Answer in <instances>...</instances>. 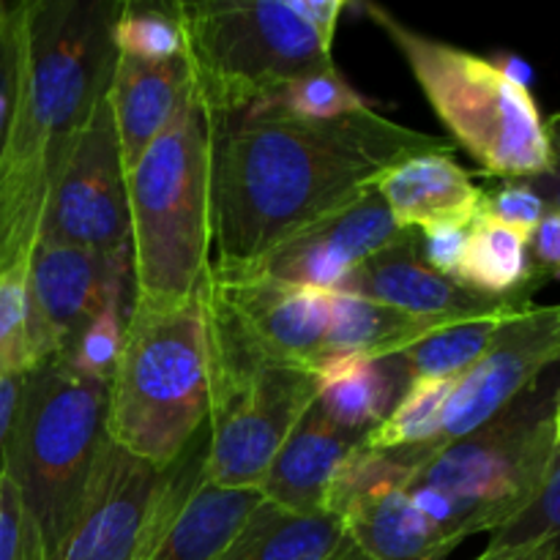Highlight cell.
<instances>
[{"mask_svg": "<svg viewBox=\"0 0 560 560\" xmlns=\"http://www.w3.org/2000/svg\"><path fill=\"white\" fill-rule=\"evenodd\" d=\"M545 131H547V140H550V148H552V159L560 162V113H556L552 118L545 120Z\"/></svg>", "mask_w": 560, "mask_h": 560, "instance_id": "60d3db41", "label": "cell"}, {"mask_svg": "<svg viewBox=\"0 0 560 560\" xmlns=\"http://www.w3.org/2000/svg\"><path fill=\"white\" fill-rule=\"evenodd\" d=\"M377 195L402 230L470 228L481 217L485 189L452 153H424L377 180Z\"/></svg>", "mask_w": 560, "mask_h": 560, "instance_id": "d6986e66", "label": "cell"}, {"mask_svg": "<svg viewBox=\"0 0 560 560\" xmlns=\"http://www.w3.org/2000/svg\"><path fill=\"white\" fill-rule=\"evenodd\" d=\"M262 104L290 115V118L304 120H331L372 107V104L345 80L339 69L301 77V80L284 85L282 91H277ZM257 107H260V104H257Z\"/></svg>", "mask_w": 560, "mask_h": 560, "instance_id": "f1b7e54d", "label": "cell"}, {"mask_svg": "<svg viewBox=\"0 0 560 560\" xmlns=\"http://www.w3.org/2000/svg\"><path fill=\"white\" fill-rule=\"evenodd\" d=\"M334 560H370V558H366V556H364V552H361V550H359V547H355V545H353V541H350V545H348V547H345V550H342V552H339V556H337V558H334Z\"/></svg>", "mask_w": 560, "mask_h": 560, "instance_id": "b9f144b4", "label": "cell"}, {"mask_svg": "<svg viewBox=\"0 0 560 560\" xmlns=\"http://www.w3.org/2000/svg\"><path fill=\"white\" fill-rule=\"evenodd\" d=\"M118 3L27 0L20 91L0 148V277L27 268L74 131L115 66Z\"/></svg>", "mask_w": 560, "mask_h": 560, "instance_id": "7a4b0ae2", "label": "cell"}, {"mask_svg": "<svg viewBox=\"0 0 560 560\" xmlns=\"http://www.w3.org/2000/svg\"><path fill=\"white\" fill-rule=\"evenodd\" d=\"M211 364V438L202 479L222 490H257L279 446L317 397V375L279 364L249 342L202 284Z\"/></svg>", "mask_w": 560, "mask_h": 560, "instance_id": "9c48e42d", "label": "cell"}, {"mask_svg": "<svg viewBox=\"0 0 560 560\" xmlns=\"http://www.w3.org/2000/svg\"><path fill=\"white\" fill-rule=\"evenodd\" d=\"M457 282L492 299L534 295L545 284L530 266L528 238L485 213L468 230Z\"/></svg>", "mask_w": 560, "mask_h": 560, "instance_id": "d4e9b609", "label": "cell"}, {"mask_svg": "<svg viewBox=\"0 0 560 560\" xmlns=\"http://www.w3.org/2000/svg\"><path fill=\"white\" fill-rule=\"evenodd\" d=\"M38 244L131 252L126 164L109 107V85L74 131L49 189Z\"/></svg>", "mask_w": 560, "mask_h": 560, "instance_id": "30bf717a", "label": "cell"}, {"mask_svg": "<svg viewBox=\"0 0 560 560\" xmlns=\"http://www.w3.org/2000/svg\"><path fill=\"white\" fill-rule=\"evenodd\" d=\"M560 377H541L503 413L410 470L408 495L457 545L495 534L545 485L556 459Z\"/></svg>", "mask_w": 560, "mask_h": 560, "instance_id": "5b68a950", "label": "cell"}, {"mask_svg": "<svg viewBox=\"0 0 560 560\" xmlns=\"http://www.w3.org/2000/svg\"><path fill=\"white\" fill-rule=\"evenodd\" d=\"M337 290L424 320H468L530 301V295L492 299L441 277L421 257L416 233L353 268Z\"/></svg>", "mask_w": 560, "mask_h": 560, "instance_id": "ac0fdd59", "label": "cell"}, {"mask_svg": "<svg viewBox=\"0 0 560 560\" xmlns=\"http://www.w3.org/2000/svg\"><path fill=\"white\" fill-rule=\"evenodd\" d=\"M481 213L495 219V222L506 224V228L517 230L525 238H530L534 230L539 228L541 219L547 217V208L528 184H523V180H506L498 189H485Z\"/></svg>", "mask_w": 560, "mask_h": 560, "instance_id": "d6a6232c", "label": "cell"}, {"mask_svg": "<svg viewBox=\"0 0 560 560\" xmlns=\"http://www.w3.org/2000/svg\"><path fill=\"white\" fill-rule=\"evenodd\" d=\"M11 9H14V3H0V25H3L5 20H9V14H11Z\"/></svg>", "mask_w": 560, "mask_h": 560, "instance_id": "ee69618b", "label": "cell"}, {"mask_svg": "<svg viewBox=\"0 0 560 560\" xmlns=\"http://www.w3.org/2000/svg\"><path fill=\"white\" fill-rule=\"evenodd\" d=\"M38 366L27 312V268L0 277V377L27 375Z\"/></svg>", "mask_w": 560, "mask_h": 560, "instance_id": "f546056e", "label": "cell"}, {"mask_svg": "<svg viewBox=\"0 0 560 560\" xmlns=\"http://www.w3.org/2000/svg\"><path fill=\"white\" fill-rule=\"evenodd\" d=\"M25 381H27V375L0 377V479H5V476H9L11 443H14L16 421H20Z\"/></svg>", "mask_w": 560, "mask_h": 560, "instance_id": "8d00e7d4", "label": "cell"}, {"mask_svg": "<svg viewBox=\"0 0 560 560\" xmlns=\"http://www.w3.org/2000/svg\"><path fill=\"white\" fill-rule=\"evenodd\" d=\"M556 364H560V304L525 306L503 323L487 353L468 372L454 377L435 438L408 459L392 454L410 470L419 468L448 443L503 413Z\"/></svg>", "mask_w": 560, "mask_h": 560, "instance_id": "7c38bea8", "label": "cell"}, {"mask_svg": "<svg viewBox=\"0 0 560 560\" xmlns=\"http://www.w3.org/2000/svg\"><path fill=\"white\" fill-rule=\"evenodd\" d=\"M523 184H528L530 189L539 195V200L545 202L547 213H558L560 217V162L552 164L547 173L534 175V178H525Z\"/></svg>", "mask_w": 560, "mask_h": 560, "instance_id": "74e56055", "label": "cell"}, {"mask_svg": "<svg viewBox=\"0 0 560 560\" xmlns=\"http://www.w3.org/2000/svg\"><path fill=\"white\" fill-rule=\"evenodd\" d=\"M348 545L331 514H293L260 498L217 560H334Z\"/></svg>", "mask_w": 560, "mask_h": 560, "instance_id": "603a6c76", "label": "cell"}, {"mask_svg": "<svg viewBox=\"0 0 560 560\" xmlns=\"http://www.w3.org/2000/svg\"><path fill=\"white\" fill-rule=\"evenodd\" d=\"M470 228H432L421 230V257L432 271L457 282L459 266H463L465 244H468Z\"/></svg>", "mask_w": 560, "mask_h": 560, "instance_id": "e575fe53", "label": "cell"}, {"mask_svg": "<svg viewBox=\"0 0 560 560\" xmlns=\"http://www.w3.org/2000/svg\"><path fill=\"white\" fill-rule=\"evenodd\" d=\"M213 299L268 359L317 375L331 320V290L301 288L246 273L208 271Z\"/></svg>", "mask_w": 560, "mask_h": 560, "instance_id": "2e32d148", "label": "cell"}, {"mask_svg": "<svg viewBox=\"0 0 560 560\" xmlns=\"http://www.w3.org/2000/svg\"><path fill=\"white\" fill-rule=\"evenodd\" d=\"M131 252L36 244L27 262V312L38 366L60 361L88 323L129 293Z\"/></svg>", "mask_w": 560, "mask_h": 560, "instance_id": "4fadbf2b", "label": "cell"}, {"mask_svg": "<svg viewBox=\"0 0 560 560\" xmlns=\"http://www.w3.org/2000/svg\"><path fill=\"white\" fill-rule=\"evenodd\" d=\"M476 560H558V552L552 545L536 547H490Z\"/></svg>", "mask_w": 560, "mask_h": 560, "instance_id": "f35d334b", "label": "cell"}, {"mask_svg": "<svg viewBox=\"0 0 560 560\" xmlns=\"http://www.w3.org/2000/svg\"><path fill=\"white\" fill-rule=\"evenodd\" d=\"M129 310L131 304H126V295L109 301V304L88 323V328L77 337V342L71 345L69 353L60 359V364L71 366V370L82 372V375L88 377L109 383V375H113L115 361H118L120 353V342H124V328Z\"/></svg>", "mask_w": 560, "mask_h": 560, "instance_id": "4dcf8cb0", "label": "cell"}, {"mask_svg": "<svg viewBox=\"0 0 560 560\" xmlns=\"http://www.w3.org/2000/svg\"><path fill=\"white\" fill-rule=\"evenodd\" d=\"M0 560H44V552L27 536L20 498L9 476L0 479Z\"/></svg>", "mask_w": 560, "mask_h": 560, "instance_id": "836d02e7", "label": "cell"}, {"mask_svg": "<svg viewBox=\"0 0 560 560\" xmlns=\"http://www.w3.org/2000/svg\"><path fill=\"white\" fill-rule=\"evenodd\" d=\"M410 233L413 230H402L394 222L377 189H370L339 211L279 241L249 266L211 268L219 273H246L301 288L337 290L353 268Z\"/></svg>", "mask_w": 560, "mask_h": 560, "instance_id": "5bb4252c", "label": "cell"}, {"mask_svg": "<svg viewBox=\"0 0 560 560\" xmlns=\"http://www.w3.org/2000/svg\"><path fill=\"white\" fill-rule=\"evenodd\" d=\"M530 304H534V301H523V304L506 306V310L492 312V315L446 323V326H441L438 331L427 334L424 339L410 345L408 350H402V353H399V361H402L405 370H408L410 381H413V377L454 381V377L468 372L470 366L487 353V348H490L492 339L498 337L503 323L512 320L517 312H523L525 306Z\"/></svg>", "mask_w": 560, "mask_h": 560, "instance_id": "484cf974", "label": "cell"}, {"mask_svg": "<svg viewBox=\"0 0 560 560\" xmlns=\"http://www.w3.org/2000/svg\"><path fill=\"white\" fill-rule=\"evenodd\" d=\"M211 413L206 301L131 299L107 383V438L131 457L170 470Z\"/></svg>", "mask_w": 560, "mask_h": 560, "instance_id": "277c9868", "label": "cell"}, {"mask_svg": "<svg viewBox=\"0 0 560 560\" xmlns=\"http://www.w3.org/2000/svg\"><path fill=\"white\" fill-rule=\"evenodd\" d=\"M408 383L410 375L399 355L326 359L317 366V402L339 430L364 441L392 413Z\"/></svg>", "mask_w": 560, "mask_h": 560, "instance_id": "7402d4cb", "label": "cell"}, {"mask_svg": "<svg viewBox=\"0 0 560 560\" xmlns=\"http://www.w3.org/2000/svg\"><path fill=\"white\" fill-rule=\"evenodd\" d=\"M189 91L191 77L184 55L170 60H142L115 52L109 107H113L126 173L167 129Z\"/></svg>", "mask_w": 560, "mask_h": 560, "instance_id": "44dd1931", "label": "cell"}, {"mask_svg": "<svg viewBox=\"0 0 560 560\" xmlns=\"http://www.w3.org/2000/svg\"><path fill=\"white\" fill-rule=\"evenodd\" d=\"M490 60L498 66V71H501V74H506L509 80L517 82L520 88L530 91V85H534V69H530L523 58L503 52V55H495V58H490Z\"/></svg>", "mask_w": 560, "mask_h": 560, "instance_id": "ab89813d", "label": "cell"}, {"mask_svg": "<svg viewBox=\"0 0 560 560\" xmlns=\"http://www.w3.org/2000/svg\"><path fill=\"white\" fill-rule=\"evenodd\" d=\"M25 58V3H14L9 20L0 25V148L5 142Z\"/></svg>", "mask_w": 560, "mask_h": 560, "instance_id": "1f68e13d", "label": "cell"}, {"mask_svg": "<svg viewBox=\"0 0 560 560\" xmlns=\"http://www.w3.org/2000/svg\"><path fill=\"white\" fill-rule=\"evenodd\" d=\"M342 0L178 3L191 91L208 120L233 118L301 77L334 71Z\"/></svg>", "mask_w": 560, "mask_h": 560, "instance_id": "3957f363", "label": "cell"}, {"mask_svg": "<svg viewBox=\"0 0 560 560\" xmlns=\"http://www.w3.org/2000/svg\"><path fill=\"white\" fill-rule=\"evenodd\" d=\"M135 295L180 301L211 271V124L195 91L126 173Z\"/></svg>", "mask_w": 560, "mask_h": 560, "instance_id": "8992f818", "label": "cell"}, {"mask_svg": "<svg viewBox=\"0 0 560 560\" xmlns=\"http://www.w3.org/2000/svg\"><path fill=\"white\" fill-rule=\"evenodd\" d=\"M113 47L118 55L142 60L180 58L184 27L178 3H118L113 20Z\"/></svg>", "mask_w": 560, "mask_h": 560, "instance_id": "83f0119b", "label": "cell"}, {"mask_svg": "<svg viewBox=\"0 0 560 560\" xmlns=\"http://www.w3.org/2000/svg\"><path fill=\"white\" fill-rule=\"evenodd\" d=\"M202 459L191 470L184 454L170 468L137 560H217L260 503L257 490L208 485L202 479Z\"/></svg>", "mask_w": 560, "mask_h": 560, "instance_id": "e0dca14e", "label": "cell"}, {"mask_svg": "<svg viewBox=\"0 0 560 560\" xmlns=\"http://www.w3.org/2000/svg\"><path fill=\"white\" fill-rule=\"evenodd\" d=\"M556 452L560 454V392L556 399Z\"/></svg>", "mask_w": 560, "mask_h": 560, "instance_id": "7bdbcfd3", "label": "cell"}, {"mask_svg": "<svg viewBox=\"0 0 560 560\" xmlns=\"http://www.w3.org/2000/svg\"><path fill=\"white\" fill-rule=\"evenodd\" d=\"M211 124L213 268L249 266L306 224L339 211L377 180L454 142L366 107L331 120L252 107Z\"/></svg>", "mask_w": 560, "mask_h": 560, "instance_id": "6da1fadb", "label": "cell"}, {"mask_svg": "<svg viewBox=\"0 0 560 560\" xmlns=\"http://www.w3.org/2000/svg\"><path fill=\"white\" fill-rule=\"evenodd\" d=\"M452 386L454 381L413 377L402 397H399V402L394 405L392 413L361 443L377 448V452H394L402 459L419 454L441 427L443 405H446Z\"/></svg>", "mask_w": 560, "mask_h": 560, "instance_id": "4316f807", "label": "cell"}, {"mask_svg": "<svg viewBox=\"0 0 560 560\" xmlns=\"http://www.w3.org/2000/svg\"><path fill=\"white\" fill-rule=\"evenodd\" d=\"M355 443H361L359 438L339 430L315 397L279 446L257 492L284 512L323 514L334 470Z\"/></svg>", "mask_w": 560, "mask_h": 560, "instance_id": "ffe728a7", "label": "cell"}, {"mask_svg": "<svg viewBox=\"0 0 560 560\" xmlns=\"http://www.w3.org/2000/svg\"><path fill=\"white\" fill-rule=\"evenodd\" d=\"M528 257L534 273L547 282V279H560V217L547 213L528 238Z\"/></svg>", "mask_w": 560, "mask_h": 560, "instance_id": "d590c367", "label": "cell"}, {"mask_svg": "<svg viewBox=\"0 0 560 560\" xmlns=\"http://www.w3.org/2000/svg\"><path fill=\"white\" fill-rule=\"evenodd\" d=\"M107 443V383L60 361L27 372L9 479L31 539L49 560L85 501Z\"/></svg>", "mask_w": 560, "mask_h": 560, "instance_id": "ba28073f", "label": "cell"}, {"mask_svg": "<svg viewBox=\"0 0 560 560\" xmlns=\"http://www.w3.org/2000/svg\"><path fill=\"white\" fill-rule=\"evenodd\" d=\"M364 11L402 52L452 142L487 175L525 180L556 164L536 98L501 74L490 58L424 36L383 5L366 3Z\"/></svg>", "mask_w": 560, "mask_h": 560, "instance_id": "52a82bcc", "label": "cell"}, {"mask_svg": "<svg viewBox=\"0 0 560 560\" xmlns=\"http://www.w3.org/2000/svg\"><path fill=\"white\" fill-rule=\"evenodd\" d=\"M170 470L151 468L107 438L85 501L49 560H137Z\"/></svg>", "mask_w": 560, "mask_h": 560, "instance_id": "9a60e30c", "label": "cell"}, {"mask_svg": "<svg viewBox=\"0 0 560 560\" xmlns=\"http://www.w3.org/2000/svg\"><path fill=\"white\" fill-rule=\"evenodd\" d=\"M408 465L392 452L355 443L331 476L326 514L370 560H446L457 550L408 495Z\"/></svg>", "mask_w": 560, "mask_h": 560, "instance_id": "8fae6325", "label": "cell"}, {"mask_svg": "<svg viewBox=\"0 0 560 560\" xmlns=\"http://www.w3.org/2000/svg\"><path fill=\"white\" fill-rule=\"evenodd\" d=\"M446 323L454 320L410 317L345 290H331V320H328L323 361L342 359V355L392 359Z\"/></svg>", "mask_w": 560, "mask_h": 560, "instance_id": "cb8c5ba5", "label": "cell"}]
</instances>
